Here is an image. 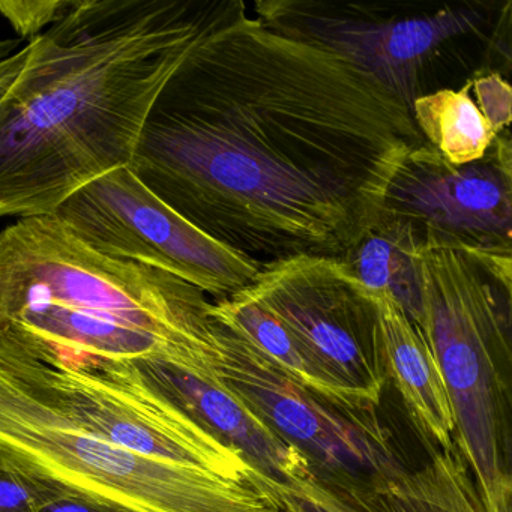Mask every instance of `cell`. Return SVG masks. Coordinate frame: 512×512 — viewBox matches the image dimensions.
Returning <instances> with one entry per match:
<instances>
[{
	"instance_id": "obj_9",
	"label": "cell",
	"mask_w": 512,
	"mask_h": 512,
	"mask_svg": "<svg viewBox=\"0 0 512 512\" xmlns=\"http://www.w3.org/2000/svg\"><path fill=\"white\" fill-rule=\"evenodd\" d=\"M256 17L275 31L337 53L410 109L424 95L425 71L440 49L475 34L487 14L479 4L391 13V8L380 5L269 0L257 2Z\"/></svg>"
},
{
	"instance_id": "obj_4",
	"label": "cell",
	"mask_w": 512,
	"mask_h": 512,
	"mask_svg": "<svg viewBox=\"0 0 512 512\" xmlns=\"http://www.w3.org/2000/svg\"><path fill=\"white\" fill-rule=\"evenodd\" d=\"M419 328L487 512H511V254H418Z\"/></svg>"
},
{
	"instance_id": "obj_12",
	"label": "cell",
	"mask_w": 512,
	"mask_h": 512,
	"mask_svg": "<svg viewBox=\"0 0 512 512\" xmlns=\"http://www.w3.org/2000/svg\"><path fill=\"white\" fill-rule=\"evenodd\" d=\"M260 479L281 512H487L457 440L416 469L313 472L290 485Z\"/></svg>"
},
{
	"instance_id": "obj_2",
	"label": "cell",
	"mask_w": 512,
	"mask_h": 512,
	"mask_svg": "<svg viewBox=\"0 0 512 512\" xmlns=\"http://www.w3.org/2000/svg\"><path fill=\"white\" fill-rule=\"evenodd\" d=\"M223 0H79L0 59V217H46L136 151L170 74Z\"/></svg>"
},
{
	"instance_id": "obj_10",
	"label": "cell",
	"mask_w": 512,
	"mask_h": 512,
	"mask_svg": "<svg viewBox=\"0 0 512 512\" xmlns=\"http://www.w3.org/2000/svg\"><path fill=\"white\" fill-rule=\"evenodd\" d=\"M508 134L481 160L454 166L428 143L407 154L379 218L406 227L418 253H512V161Z\"/></svg>"
},
{
	"instance_id": "obj_11",
	"label": "cell",
	"mask_w": 512,
	"mask_h": 512,
	"mask_svg": "<svg viewBox=\"0 0 512 512\" xmlns=\"http://www.w3.org/2000/svg\"><path fill=\"white\" fill-rule=\"evenodd\" d=\"M218 382L295 445L313 472L374 473L397 466L376 413L335 406L287 376L253 344L223 325Z\"/></svg>"
},
{
	"instance_id": "obj_6",
	"label": "cell",
	"mask_w": 512,
	"mask_h": 512,
	"mask_svg": "<svg viewBox=\"0 0 512 512\" xmlns=\"http://www.w3.org/2000/svg\"><path fill=\"white\" fill-rule=\"evenodd\" d=\"M0 355L47 403L128 451L224 478L259 473L125 362L41 358L5 331H0Z\"/></svg>"
},
{
	"instance_id": "obj_16",
	"label": "cell",
	"mask_w": 512,
	"mask_h": 512,
	"mask_svg": "<svg viewBox=\"0 0 512 512\" xmlns=\"http://www.w3.org/2000/svg\"><path fill=\"white\" fill-rule=\"evenodd\" d=\"M211 314L221 325L253 344L287 376L335 406L349 410L337 392L316 373L295 335L247 287L223 301L212 302Z\"/></svg>"
},
{
	"instance_id": "obj_7",
	"label": "cell",
	"mask_w": 512,
	"mask_h": 512,
	"mask_svg": "<svg viewBox=\"0 0 512 512\" xmlns=\"http://www.w3.org/2000/svg\"><path fill=\"white\" fill-rule=\"evenodd\" d=\"M247 289L295 335L347 409L376 413L388 382L379 313L340 260H280L260 269Z\"/></svg>"
},
{
	"instance_id": "obj_13",
	"label": "cell",
	"mask_w": 512,
	"mask_h": 512,
	"mask_svg": "<svg viewBox=\"0 0 512 512\" xmlns=\"http://www.w3.org/2000/svg\"><path fill=\"white\" fill-rule=\"evenodd\" d=\"M122 362L221 442L241 452L269 481L290 485L313 475L308 458L221 383L200 379L160 359Z\"/></svg>"
},
{
	"instance_id": "obj_3",
	"label": "cell",
	"mask_w": 512,
	"mask_h": 512,
	"mask_svg": "<svg viewBox=\"0 0 512 512\" xmlns=\"http://www.w3.org/2000/svg\"><path fill=\"white\" fill-rule=\"evenodd\" d=\"M211 307L169 272L97 253L53 215L0 232V331L41 358L160 359L220 383Z\"/></svg>"
},
{
	"instance_id": "obj_15",
	"label": "cell",
	"mask_w": 512,
	"mask_h": 512,
	"mask_svg": "<svg viewBox=\"0 0 512 512\" xmlns=\"http://www.w3.org/2000/svg\"><path fill=\"white\" fill-rule=\"evenodd\" d=\"M418 254L406 227L377 218L340 262L371 296L388 295L419 325L422 299Z\"/></svg>"
},
{
	"instance_id": "obj_18",
	"label": "cell",
	"mask_w": 512,
	"mask_h": 512,
	"mask_svg": "<svg viewBox=\"0 0 512 512\" xmlns=\"http://www.w3.org/2000/svg\"><path fill=\"white\" fill-rule=\"evenodd\" d=\"M79 0H0V14L22 38L34 40L64 19Z\"/></svg>"
},
{
	"instance_id": "obj_19",
	"label": "cell",
	"mask_w": 512,
	"mask_h": 512,
	"mask_svg": "<svg viewBox=\"0 0 512 512\" xmlns=\"http://www.w3.org/2000/svg\"><path fill=\"white\" fill-rule=\"evenodd\" d=\"M476 106L496 136L506 133L511 124L512 92L499 73L478 77L472 82Z\"/></svg>"
},
{
	"instance_id": "obj_17",
	"label": "cell",
	"mask_w": 512,
	"mask_h": 512,
	"mask_svg": "<svg viewBox=\"0 0 512 512\" xmlns=\"http://www.w3.org/2000/svg\"><path fill=\"white\" fill-rule=\"evenodd\" d=\"M470 89L472 82L460 91L440 89L416 98L410 107L424 142L454 166L481 160L496 139Z\"/></svg>"
},
{
	"instance_id": "obj_1",
	"label": "cell",
	"mask_w": 512,
	"mask_h": 512,
	"mask_svg": "<svg viewBox=\"0 0 512 512\" xmlns=\"http://www.w3.org/2000/svg\"><path fill=\"white\" fill-rule=\"evenodd\" d=\"M422 143L409 106L370 74L223 0L158 92L128 169L263 269L340 260Z\"/></svg>"
},
{
	"instance_id": "obj_22",
	"label": "cell",
	"mask_w": 512,
	"mask_h": 512,
	"mask_svg": "<svg viewBox=\"0 0 512 512\" xmlns=\"http://www.w3.org/2000/svg\"><path fill=\"white\" fill-rule=\"evenodd\" d=\"M19 46V41L4 40L0 41V59L7 58L11 53H14V49Z\"/></svg>"
},
{
	"instance_id": "obj_5",
	"label": "cell",
	"mask_w": 512,
	"mask_h": 512,
	"mask_svg": "<svg viewBox=\"0 0 512 512\" xmlns=\"http://www.w3.org/2000/svg\"><path fill=\"white\" fill-rule=\"evenodd\" d=\"M0 466L61 493L134 512H281L253 478L232 479L128 451L47 403L0 355Z\"/></svg>"
},
{
	"instance_id": "obj_14",
	"label": "cell",
	"mask_w": 512,
	"mask_h": 512,
	"mask_svg": "<svg viewBox=\"0 0 512 512\" xmlns=\"http://www.w3.org/2000/svg\"><path fill=\"white\" fill-rule=\"evenodd\" d=\"M388 379L403 397L413 425L440 449L451 448L455 421L442 371L424 331L388 295H374Z\"/></svg>"
},
{
	"instance_id": "obj_8",
	"label": "cell",
	"mask_w": 512,
	"mask_h": 512,
	"mask_svg": "<svg viewBox=\"0 0 512 512\" xmlns=\"http://www.w3.org/2000/svg\"><path fill=\"white\" fill-rule=\"evenodd\" d=\"M53 217L97 253L169 272L214 301L241 292L260 272L158 199L128 166L80 188Z\"/></svg>"
},
{
	"instance_id": "obj_20",
	"label": "cell",
	"mask_w": 512,
	"mask_h": 512,
	"mask_svg": "<svg viewBox=\"0 0 512 512\" xmlns=\"http://www.w3.org/2000/svg\"><path fill=\"white\" fill-rule=\"evenodd\" d=\"M20 479L31 491L38 512H134L122 508V506L112 505V503L61 493L50 485L34 481V479Z\"/></svg>"
},
{
	"instance_id": "obj_21",
	"label": "cell",
	"mask_w": 512,
	"mask_h": 512,
	"mask_svg": "<svg viewBox=\"0 0 512 512\" xmlns=\"http://www.w3.org/2000/svg\"><path fill=\"white\" fill-rule=\"evenodd\" d=\"M0 512H38L25 482L4 466H0Z\"/></svg>"
}]
</instances>
